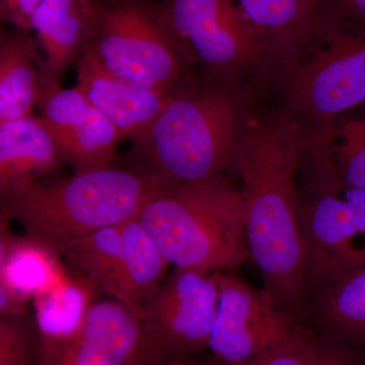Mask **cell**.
<instances>
[{
  "instance_id": "9a60e30c",
  "label": "cell",
  "mask_w": 365,
  "mask_h": 365,
  "mask_svg": "<svg viewBox=\"0 0 365 365\" xmlns=\"http://www.w3.org/2000/svg\"><path fill=\"white\" fill-rule=\"evenodd\" d=\"M76 88L133 143L143 138L172 96L113 76L88 52L78 59Z\"/></svg>"
},
{
  "instance_id": "603a6c76",
  "label": "cell",
  "mask_w": 365,
  "mask_h": 365,
  "mask_svg": "<svg viewBox=\"0 0 365 365\" xmlns=\"http://www.w3.org/2000/svg\"><path fill=\"white\" fill-rule=\"evenodd\" d=\"M364 353L302 329L273 351L240 365H364Z\"/></svg>"
},
{
  "instance_id": "44dd1931",
  "label": "cell",
  "mask_w": 365,
  "mask_h": 365,
  "mask_svg": "<svg viewBox=\"0 0 365 365\" xmlns=\"http://www.w3.org/2000/svg\"><path fill=\"white\" fill-rule=\"evenodd\" d=\"M304 157L311 170L365 189V120L319 124L304 138Z\"/></svg>"
},
{
  "instance_id": "4fadbf2b",
  "label": "cell",
  "mask_w": 365,
  "mask_h": 365,
  "mask_svg": "<svg viewBox=\"0 0 365 365\" xmlns=\"http://www.w3.org/2000/svg\"><path fill=\"white\" fill-rule=\"evenodd\" d=\"M168 357L140 314L110 299L91 306L63 365H163Z\"/></svg>"
},
{
  "instance_id": "5bb4252c",
  "label": "cell",
  "mask_w": 365,
  "mask_h": 365,
  "mask_svg": "<svg viewBox=\"0 0 365 365\" xmlns=\"http://www.w3.org/2000/svg\"><path fill=\"white\" fill-rule=\"evenodd\" d=\"M98 292L85 276L67 272L58 283L33 297L36 365H63Z\"/></svg>"
},
{
  "instance_id": "ffe728a7",
  "label": "cell",
  "mask_w": 365,
  "mask_h": 365,
  "mask_svg": "<svg viewBox=\"0 0 365 365\" xmlns=\"http://www.w3.org/2000/svg\"><path fill=\"white\" fill-rule=\"evenodd\" d=\"M60 259L61 255L44 242L14 235L1 220L0 285L33 299L66 275Z\"/></svg>"
},
{
  "instance_id": "d6986e66",
  "label": "cell",
  "mask_w": 365,
  "mask_h": 365,
  "mask_svg": "<svg viewBox=\"0 0 365 365\" xmlns=\"http://www.w3.org/2000/svg\"><path fill=\"white\" fill-rule=\"evenodd\" d=\"M41 64L37 44L29 31H1L0 123L32 115L40 95Z\"/></svg>"
},
{
  "instance_id": "4316f807",
  "label": "cell",
  "mask_w": 365,
  "mask_h": 365,
  "mask_svg": "<svg viewBox=\"0 0 365 365\" xmlns=\"http://www.w3.org/2000/svg\"><path fill=\"white\" fill-rule=\"evenodd\" d=\"M30 299L16 294L4 285H0V317L16 318L28 316Z\"/></svg>"
},
{
  "instance_id": "ba28073f",
  "label": "cell",
  "mask_w": 365,
  "mask_h": 365,
  "mask_svg": "<svg viewBox=\"0 0 365 365\" xmlns=\"http://www.w3.org/2000/svg\"><path fill=\"white\" fill-rule=\"evenodd\" d=\"M300 222L307 247L309 289L365 264V189L312 170Z\"/></svg>"
},
{
  "instance_id": "7402d4cb",
  "label": "cell",
  "mask_w": 365,
  "mask_h": 365,
  "mask_svg": "<svg viewBox=\"0 0 365 365\" xmlns=\"http://www.w3.org/2000/svg\"><path fill=\"white\" fill-rule=\"evenodd\" d=\"M268 50L267 63L313 26L322 0H237Z\"/></svg>"
},
{
  "instance_id": "e0dca14e",
  "label": "cell",
  "mask_w": 365,
  "mask_h": 365,
  "mask_svg": "<svg viewBox=\"0 0 365 365\" xmlns=\"http://www.w3.org/2000/svg\"><path fill=\"white\" fill-rule=\"evenodd\" d=\"M93 0H42L31 16L30 28L44 51L41 85L60 83L83 56L93 33Z\"/></svg>"
},
{
  "instance_id": "52a82bcc",
  "label": "cell",
  "mask_w": 365,
  "mask_h": 365,
  "mask_svg": "<svg viewBox=\"0 0 365 365\" xmlns=\"http://www.w3.org/2000/svg\"><path fill=\"white\" fill-rule=\"evenodd\" d=\"M61 257L98 292L138 314L162 287L170 266L138 218L98 230Z\"/></svg>"
},
{
  "instance_id": "484cf974",
  "label": "cell",
  "mask_w": 365,
  "mask_h": 365,
  "mask_svg": "<svg viewBox=\"0 0 365 365\" xmlns=\"http://www.w3.org/2000/svg\"><path fill=\"white\" fill-rule=\"evenodd\" d=\"M321 11L345 20L365 24V0H322Z\"/></svg>"
},
{
  "instance_id": "8992f818",
  "label": "cell",
  "mask_w": 365,
  "mask_h": 365,
  "mask_svg": "<svg viewBox=\"0 0 365 365\" xmlns=\"http://www.w3.org/2000/svg\"><path fill=\"white\" fill-rule=\"evenodd\" d=\"M93 33L86 52L113 76L173 95L188 78L191 49L165 4L153 0H93Z\"/></svg>"
},
{
  "instance_id": "3957f363",
  "label": "cell",
  "mask_w": 365,
  "mask_h": 365,
  "mask_svg": "<svg viewBox=\"0 0 365 365\" xmlns=\"http://www.w3.org/2000/svg\"><path fill=\"white\" fill-rule=\"evenodd\" d=\"M173 185L144 168L107 165L46 178L1 202V220L20 223L26 235L62 255L103 228L138 218Z\"/></svg>"
},
{
  "instance_id": "5b68a950",
  "label": "cell",
  "mask_w": 365,
  "mask_h": 365,
  "mask_svg": "<svg viewBox=\"0 0 365 365\" xmlns=\"http://www.w3.org/2000/svg\"><path fill=\"white\" fill-rule=\"evenodd\" d=\"M285 108L319 124L365 103V24L321 11L311 30L268 64Z\"/></svg>"
},
{
  "instance_id": "83f0119b",
  "label": "cell",
  "mask_w": 365,
  "mask_h": 365,
  "mask_svg": "<svg viewBox=\"0 0 365 365\" xmlns=\"http://www.w3.org/2000/svg\"><path fill=\"white\" fill-rule=\"evenodd\" d=\"M163 365H198L194 364L191 360L187 359L186 356H170L165 360Z\"/></svg>"
},
{
  "instance_id": "ac0fdd59",
  "label": "cell",
  "mask_w": 365,
  "mask_h": 365,
  "mask_svg": "<svg viewBox=\"0 0 365 365\" xmlns=\"http://www.w3.org/2000/svg\"><path fill=\"white\" fill-rule=\"evenodd\" d=\"M314 288L311 311L329 339L365 354V264L336 274Z\"/></svg>"
},
{
  "instance_id": "7c38bea8",
  "label": "cell",
  "mask_w": 365,
  "mask_h": 365,
  "mask_svg": "<svg viewBox=\"0 0 365 365\" xmlns=\"http://www.w3.org/2000/svg\"><path fill=\"white\" fill-rule=\"evenodd\" d=\"M40 117L58 141L64 160L74 172L110 165L124 140L117 127L98 112L78 88L60 83L41 85Z\"/></svg>"
},
{
  "instance_id": "30bf717a",
  "label": "cell",
  "mask_w": 365,
  "mask_h": 365,
  "mask_svg": "<svg viewBox=\"0 0 365 365\" xmlns=\"http://www.w3.org/2000/svg\"><path fill=\"white\" fill-rule=\"evenodd\" d=\"M218 304L208 350L222 365H240L287 344L302 332L294 316L265 292L216 272Z\"/></svg>"
},
{
  "instance_id": "cb8c5ba5",
  "label": "cell",
  "mask_w": 365,
  "mask_h": 365,
  "mask_svg": "<svg viewBox=\"0 0 365 365\" xmlns=\"http://www.w3.org/2000/svg\"><path fill=\"white\" fill-rule=\"evenodd\" d=\"M28 316L0 317V365H36L37 340Z\"/></svg>"
},
{
  "instance_id": "2e32d148",
  "label": "cell",
  "mask_w": 365,
  "mask_h": 365,
  "mask_svg": "<svg viewBox=\"0 0 365 365\" xmlns=\"http://www.w3.org/2000/svg\"><path fill=\"white\" fill-rule=\"evenodd\" d=\"M66 163L49 127L33 115L0 123V201L56 174Z\"/></svg>"
},
{
  "instance_id": "6da1fadb",
  "label": "cell",
  "mask_w": 365,
  "mask_h": 365,
  "mask_svg": "<svg viewBox=\"0 0 365 365\" xmlns=\"http://www.w3.org/2000/svg\"><path fill=\"white\" fill-rule=\"evenodd\" d=\"M304 137L297 115L284 108L247 124L232 165L242 180L250 258L263 277L264 292L292 316L304 309L309 292L295 182Z\"/></svg>"
},
{
  "instance_id": "8fae6325",
  "label": "cell",
  "mask_w": 365,
  "mask_h": 365,
  "mask_svg": "<svg viewBox=\"0 0 365 365\" xmlns=\"http://www.w3.org/2000/svg\"><path fill=\"white\" fill-rule=\"evenodd\" d=\"M217 304L216 272L174 268L140 317L165 354L186 356L208 350Z\"/></svg>"
},
{
  "instance_id": "9c48e42d",
  "label": "cell",
  "mask_w": 365,
  "mask_h": 365,
  "mask_svg": "<svg viewBox=\"0 0 365 365\" xmlns=\"http://www.w3.org/2000/svg\"><path fill=\"white\" fill-rule=\"evenodd\" d=\"M170 21L208 76L237 81L267 63L268 50L237 0H165Z\"/></svg>"
},
{
  "instance_id": "277c9868",
  "label": "cell",
  "mask_w": 365,
  "mask_h": 365,
  "mask_svg": "<svg viewBox=\"0 0 365 365\" xmlns=\"http://www.w3.org/2000/svg\"><path fill=\"white\" fill-rule=\"evenodd\" d=\"M138 220L174 268L227 272L250 258L241 191L222 175L173 187Z\"/></svg>"
},
{
  "instance_id": "d4e9b609",
  "label": "cell",
  "mask_w": 365,
  "mask_h": 365,
  "mask_svg": "<svg viewBox=\"0 0 365 365\" xmlns=\"http://www.w3.org/2000/svg\"><path fill=\"white\" fill-rule=\"evenodd\" d=\"M42 0H0V18L14 28L30 31L31 16Z\"/></svg>"
},
{
  "instance_id": "7a4b0ae2",
  "label": "cell",
  "mask_w": 365,
  "mask_h": 365,
  "mask_svg": "<svg viewBox=\"0 0 365 365\" xmlns=\"http://www.w3.org/2000/svg\"><path fill=\"white\" fill-rule=\"evenodd\" d=\"M245 97L235 81L208 76L197 83L188 76L133 143L140 167L173 186L222 176L248 124Z\"/></svg>"
}]
</instances>
